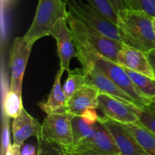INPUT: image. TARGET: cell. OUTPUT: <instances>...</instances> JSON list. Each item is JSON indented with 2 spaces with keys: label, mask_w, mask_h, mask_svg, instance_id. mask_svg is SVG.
Listing matches in <instances>:
<instances>
[{
  "label": "cell",
  "mask_w": 155,
  "mask_h": 155,
  "mask_svg": "<svg viewBox=\"0 0 155 155\" xmlns=\"http://www.w3.org/2000/svg\"><path fill=\"white\" fill-rule=\"evenodd\" d=\"M71 33L74 36L77 50V58L80 63L89 62L93 64L101 72L128 94L133 99L138 107L142 108L152 104L151 100L144 97L136 89L124 67L100 54L78 34L73 32Z\"/></svg>",
  "instance_id": "cell-1"
},
{
  "label": "cell",
  "mask_w": 155,
  "mask_h": 155,
  "mask_svg": "<svg viewBox=\"0 0 155 155\" xmlns=\"http://www.w3.org/2000/svg\"><path fill=\"white\" fill-rule=\"evenodd\" d=\"M117 25L121 41L145 53L155 50L153 18L142 11L125 9L117 14Z\"/></svg>",
  "instance_id": "cell-2"
},
{
  "label": "cell",
  "mask_w": 155,
  "mask_h": 155,
  "mask_svg": "<svg viewBox=\"0 0 155 155\" xmlns=\"http://www.w3.org/2000/svg\"><path fill=\"white\" fill-rule=\"evenodd\" d=\"M68 12L67 5L61 0H39L33 22L24 36L34 42L48 36L49 32L66 16Z\"/></svg>",
  "instance_id": "cell-3"
},
{
  "label": "cell",
  "mask_w": 155,
  "mask_h": 155,
  "mask_svg": "<svg viewBox=\"0 0 155 155\" xmlns=\"http://www.w3.org/2000/svg\"><path fill=\"white\" fill-rule=\"evenodd\" d=\"M63 149L67 155H122L113 135L99 120L92 136Z\"/></svg>",
  "instance_id": "cell-4"
},
{
  "label": "cell",
  "mask_w": 155,
  "mask_h": 155,
  "mask_svg": "<svg viewBox=\"0 0 155 155\" xmlns=\"http://www.w3.org/2000/svg\"><path fill=\"white\" fill-rule=\"evenodd\" d=\"M67 21L71 32L78 34L104 57L117 63V56L124 43L107 37L68 12Z\"/></svg>",
  "instance_id": "cell-5"
},
{
  "label": "cell",
  "mask_w": 155,
  "mask_h": 155,
  "mask_svg": "<svg viewBox=\"0 0 155 155\" xmlns=\"http://www.w3.org/2000/svg\"><path fill=\"white\" fill-rule=\"evenodd\" d=\"M68 12L107 37L122 43L117 25L89 5L83 0H71L68 3Z\"/></svg>",
  "instance_id": "cell-6"
},
{
  "label": "cell",
  "mask_w": 155,
  "mask_h": 155,
  "mask_svg": "<svg viewBox=\"0 0 155 155\" xmlns=\"http://www.w3.org/2000/svg\"><path fill=\"white\" fill-rule=\"evenodd\" d=\"M74 115L68 112L48 114L44 119L41 129V139L54 143L63 148L74 144L72 119Z\"/></svg>",
  "instance_id": "cell-7"
},
{
  "label": "cell",
  "mask_w": 155,
  "mask_h": 155,
  "mask_svg": "<svg viewBox=\"0 0 155 155\" xmlns=\"http://www.w3.org/2000/svg\"><path fill=\"white\" fill-rule=\"evenodd\" d=\"M34 41L24 36L15 38L10 50L9 66L11 68L10 91L22 94V84L27 62Z\"/></svg>",
  "instance_id": "cell-8"
},
{
  "label": "cell",
  "mask_w": 155,
  "mask_h": 155,
  "mask_svg": "<svg viewBox=\"0 0 155 155\" xmlns=\"http://www.w3.org/2000/svg\"><path fill=\"white\" fill-rule=\"evenodd\" d=\"M138 107L135 104L104 93L98 95V109L104 116L121 124L139 123Z\"/></svg>",
  "instance_id": "cell-9"
},
{
  "label": "cell",
  "mask_w": 155,
  "mask_h": 155,
  "mask_svg": "<svg viewBox=\"0 0 155 155\" xmlns=\"http://www.w3.org/2000/svg\"><path fill=\"white\" fill-rule=\"evenodd\" d=\"M48 36H53L55 39L60 66L68 72L71 71V60L72 58L77 57V50L74 36L67 21V15L56 24L49 32Z\"/></svg>",
  "instance_id": "cell-10"
},
{
  "label": "cell",
  "mask_w": 155,
  "mask_h": 155,
  "mask_svg": "<svg viewBox=\"0 0 155 155\" xmlns=\"http://www.w3.org/2000/svg\"><path fill=\"white\" fill-rule=\"evenodd\" d=\"M81 65L83 66V71L86 77V84L93 85L96 87L101 93L109 94L120 100L136 105L133 99L128 94H127L122 88L117 85L104 73L101 72L93 64L86 62V63H82Z\"/></svg>",
  "instance_id": "cell-11"
},
{
  "label": "cell",
  "mask_w": 155,
  "mask_h": 155,
  "mask_svg": "<svg viewBox=\"0 0 155 155\" xmlns=\"http://www.w3.org/2000/svg\"><path fill=\"white\" fill-rule=\"evenodd\" d=\"M99 120L108 129L122 155H148L136 138L124 128L123 124L107 117H99Z\"/></svg>",
  "instance_id": "cell-12"
},
{
  "label": "cell",
  "mask_w": 155,
  "mask_h": 155,
  "mask_svg": "<svg viewBox=\"0 0 155 155\" xmlns=\"http://www.w3.org/2000/svg\"><path fill=\"white\" fill-rule=\"evenodd\" d=\"M120 65L139 74L155 79V73L146 53L127 45H123L117 56Z\"/></svg>",
  "instance_id": "cell-13"
},
{
  "label": "cell",
  "mask_w": 155,
  "mask_h": 155,
  "mask_svg": "<svg viewBox=\"0 0 155 155\" xmlns=\"http://www.w3.org/2000/svg\"><path fill=\"white\" fill-rule=\"evenodd\" d=\"M100 91L93 85L86 84L77 91L67 102V111L74 115H83L89 109H98Z\"/></svg>",
  "instance_id": "cell-14"
},
{
  "label": "cell",
  "mask_w": 155,
  "mask_h": 155,
  "mask_svg": "<svg viewBox=\"0 0 155 155\" xmlns=\"http://www.w3.org/2000/svg\"><path fill=\"white\" fill-rule=\"evenodd\" d=\"M42 125L25 109H23L18 116L12 122L13 143L22 146L24 141L30 137L40 138Z\"/></svg>",
  "instance_id": "cell-15"
},
{
  "label": "cell",
  "mask_w": 155,
  "mask_h": 155,
  "mask_svg": "<svg viewBox=\"0 0 155 155\" xmlns=\"http://www.w3.org/2000/svg\"><path fill=\"white\" fill-rule=\"evenodd\" d=\"M65 70L60 68L54 78V84L48 99L38 103L41 109L47 115L52 113H61L67 111V98L61 86V78Z\"/></svg>",
  "instance_id": "cell-16"
},
{
  "label": "cell",
  "mask_w": 155,
  "mask_h": 155,
  "mask_svg": "<svg viewBox=\"0 0 155 155\" xmlns=\"http://www.w3.org/2000/svg\"><path fill=\"white\" fill-rule=\"evenodd\" d=\"M148 155H155V135L139 123L123 124Z\"/></svg>",
  "instance_id": "cell-17"
},
{
  "label": "cell",
  "mask_w": 155,
  "mask_h": 155,
  "mask_svg": "<svg viewBox=\"0 0 155 155\" xmlns=\"http://www.w3.org/2000/svg\"><path fill=\"white\" fill-rule=\"evenodd\" d=\"M124 68L139 92L144 97L155 103V79L132 71L125 67H124Z\"/></svg>",
  "instance_id": "cell-18"
},
{
  "label": "cell",
  "mask_w": 155,
  "mask_h": 155,
  "mask_svg": "<svg viewBox=\"0 0 155 155\" xmlns=\"http://www.w3.org/2000/svg\"><path fill=\"white\" fill-rule=\"evenodd\" d=\"M86 84V80L83 68H76L68 71V78L63 86L64 92L66 96L67 100H69L78 90Z\"/></svg>",
  "instance_id": "cell-19"
},
{
  "label": "cell",
  "mask_w": 155,
  "mask_h": 155,
  "mask_svg": "<svg viewBox=\"0 0 155 155\" xmlns=\"http://www.w3.org/2000/svg\"><path fill=\"white\" fill-rule=\"evenodd\" d=\"M97 122L94 125H89L82 116L74 115L71 122L74 144L80 142L88 137L92 136L97 129Z\"/></svg>",
  "instance_id": "cell-20"
},
{
  "label": "cell",
  "mask_w": 155,
  "mask_h": 155,
  "mask_svg": "<svg viewBox=\"0 0 155 155\" xmlns=\"http://www.w3.org/2000/svg\"><path fill=\"white\" fill-rule=\"evenodd\" d=\"M23 109L22 94L9 91L6 94L3 103L5 115L9 118L15 119L20 115Z\"/></svg>",
  "instance_id": "cell-21"
},
{
  "label": "cell",
  "mask_w": 155,
  "mask_h": 155,
  "mask_svg": "<svg viewBox=\"0 0 155 155\" xmlns=\"http://www.w3.org/2000/svg\"><path fill=\"white\" fill-rule=\"evenodd\" d=\"M139 123L155 135V103L138 109Z\"/></svg>",
  "instance_id": "cell-22"
},
{
  "label": "cell",
  "mask_w": 155,
  "mask_h": 155,
  "mask_svg": "<svg viewBox=\"0 0 155 155\" xmlns=\"http://www.w3.org/2000/svg\"><path fill=\"white\" fill-rule=\"evenodd\" d=\"M93 9L99 12L103 15L110 19L112 22L117 24V14L116 13L108 0H83Z\"/></svg>",
  "instance_id": "cell-23"
},
{
  "label": "cell",
  "mask_w": 155,
  "mask_h": 155,
  "mask_svg": "<svg viewBox=\"0 0 155 155\" xmlns=\"http://www.w3.org/2000/svg\"><path fill=\"white\" fill-rule=\"evenodd\" d=\"M126 8L145 12L155 18V0H122Z\"/></svg>",
  "instance_id": "cell-24"
},
{
  "label": "cell",
  "mask_w": 155,
  "mask_h": 155,
  "mask_svg": "<svg viewBox=\"0 0 155 155\" xmlns=\"http://www.w3.org/2000/svg\"><path fill=\"white\" fill-rule=\"evenodd\" d=\"M37 155H67L61 146L39 138Z\"/></svg>",
  "instance_id": "cell-25"
},
{
  "label": "cell",
  "mask_w": 155,
  "mask_h": 155,
  "mask_svg": "<svg viewBox=\"0 0 155 155\" xmlns=\"http://www.w3.org/2000/svg\"><path fill=\"white\" fill-rule=\"evenodd\" d=\"M10 144V136H9V126L8 121V119H5L3 121V127H2V155H5L6 151Z\"/></svg>",
  "instance_id": "cell-26"
},
{
  "label": "cell",
  "mask_w": 155,
  "mask_h": 155,
  "mask_svg": "<svg viewBox=\"0 0 155 155\" xmlns=\"http://www.w3.org/2000/svg\"><path fill=\"white\" fill-rule=\"evenodd\" d=\"M96 109H89L85 111L81 115L83 119L89 125H94L98 121L99 119V115L97 114Z\"/></svg>",
  "instance_id": "cell-27"
},
{
  "label": "cell",
  "mask_w": 155,
  "mask_h": 155,
  "mask_svg": "<svg viewBox=\"0 0 155 155\" xmlns=\"http://www.w3.org/2000/svg\"><path fill=\"white\" fill-rule=\"evenodd\" d=\"M38 147L31 144H27L21 149V155H37Z\"/></svg>",
  "instance_id": "cell-28"
},
{
  "label": "cell",
  "mask_w": 155,
  "mask_h": 155,
  "mask_svg": "<svg viewBox=\"0 0 155 155\" xmlns=\"http://www.w3.org/2000/svg\"><path fill=\"white\" fill-rule=\"evenodd\" d=\"M21 146L16 144H12L9 146L5 155H21Z\"/></svg>",
  "instance_id": "cell-29"
},
{
  "label": "cell",
  "mask_w": 155,
  "mask_h": 155,
  "mask_svg": "<svg viewBox=\"0 0 155 155\" xmlns=\"http://www.w3.org/2000/svg\"><path fill=\"white\" fill-rule=\"evenodd\" d=\"M108 1L110 2L111 5L113 6L114 9L115 10L117 14L119 13L121 10L127 9L122 0H108Z\"/></svg>",
  "instance_id": "cell-30"
},
{
  "label": "cell",
  "mask_w": 155,
  "mask_h": 155,
  "mask_svg": "<svg viewBox=\"0 0 155 155\" xmlns=\"http://www.w3.org/2000/svg\"><path fill=\"white\" fill-rule=\"evenodd\" d=\"M147 56H148V59H149L150 62H151V65H152L153 69H154L155 73V50L147 53Z\"/></svg>",
  "instance_id": "cell-31"
},
{
  "label": "cell",
  "mask_w": 155,
  "mask_h": 155,
  "mask_svg": "<svg viewBox=\"0 0 155 155\" xmlns=\"http://www.w3.org/2000/svg\"><path fill=\"white\" fill-rule=\"evenodd\" d=\"M62 2H63V3H64L65 5H68V3L70 1H71V0H61Z\"/></svg>",
  "instance_id": "cell-32"
},
{
  "label": "cell",
  "mask_w": 155,
  "mask_h": 155,
  "mask_svg": "<svg viewBox=\"0 0 155 155\" xmlns=\"http://www.w3.org/2000/svg\"><path fill=\"white\" fill-rule=\"evenodd\" d=\"M153 26H154V30L155 32V18H153Z\"/></svg>",
  "instance_id": "cell-33"
}]
</instances>
